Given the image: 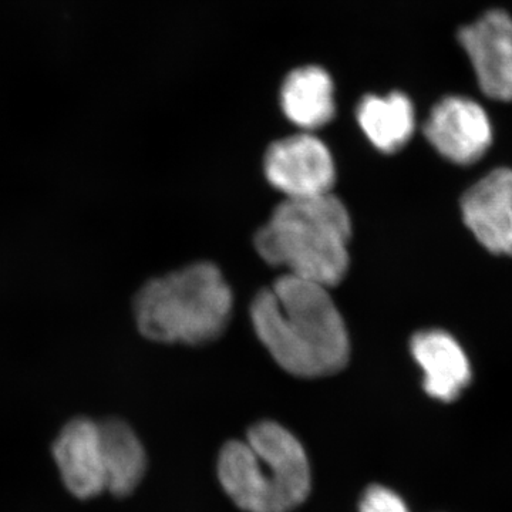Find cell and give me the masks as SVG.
I'll list each match as a JSON object with an SVG mask.
<instances>
[{"label":"cell","instance_id":"cell-3","mask_svg":"<svg viewBox=\"0 0 512 512\" xmlns=\"http://www.w3.org/2000/svg\"><path fill=\"white\" fill-rule=\"evenodd\" d=\"M222 488L245 512H291L311 493V466L305 448L275 421H261L247 440L221 450Z\"/></svg>","mask_w":512,"mask_h":512},{"label":"cell","instance_id":"cell-8","mask_svg":"<svg viewBox=\"0 0 512 512\" xmlns=\"http://www.w3.org/2000/svg\"><path fill=\"white\" fill-rule=\"evenodd\" d=\"M467 228L487 251L512 256V170L485 175L461 198Z\"/></svg>","mask_w":512,"mask_h":512},{"label":"cell","instance_id":"cell-13","mask_svg":"<svg viewBox=\"0 0 512 512\" xmlns=\"http://www.w3.org/2000/svg\"><path fill=\"white\" fill-rule=\"evenodd\" d=\"M357 123L370 143L383 153L402 150L416 128V113L406 94L366 96L357 107Z\"/></svg>","mask_w":512,"mask_h":512},{"label":"cell","instance_id":"cell-6","mask_svg":"<svg viewBox=\"0 0 512 512\" xmlns=\"http://www.w3.org/2000/svg\"><path fill=\"white\" fill-rule=\"evenodd\" d=\"M457 40L470 60L477 84L488 97L512 103V16L491 9L463 26Z\"/></svg>","mask_w":512,"mask_h":512},{"label":"cell","instance_id":"cell-9","mask_svg":"<svg viewBox=\"0 0 512 512\" xmlns=\"http://www.w3.org/2000/svg\"><path fill=\"white\" fill-rule=\"evenodd\" d=\"M53 457L64 485L74 497L89 500L106 491L97 421L86 417L69 421L53 444Z\"/></svg>","mask_w":512,"mask_h":512},{"label":"cell","instance_id":"cell-7","mask_svg":"<svg viewBox=\"0 0 512 512\" xmlns=\"http://www.w3.org/2000/svg\"><path fill=\"white\" fill-rule=\"evenodd\" d=\"M424 136L451 163L470 165L480 161L491 147L493 126L476 100L448 96L431 110L424 123Z\"/></svg>","mask_w":512,"mask_h":512},{"label":"cell","instance_id":"cell-14","mask_svg":"<svg viewBox=\"0 0 512 512\" xmlns=\"http://www.w3.org/2000/svg\"><path fill=\"white\" fill-rule=\"evenodd\" d=\"M359 512H410L402 497L384 485H370L360 498Z\"/></svg>","mask_w":512,"mask_h":512},{"label":"cell","instance_id":"cell-10","mask_svg":"<svg viewBox=\"0 0 512 512\" xmlns=\"http://www.w3.org/2000/svg\"><path fill=\"white\" fill-rule=\"evenodd\" d=\"M412 355L423 370L426 393L440 402H453L471 382L464 350L444 330H424L413 336Z\"/></svg>","mask_w":512,"mask_h":512},{"label":"cell","instance_id":"cell-4","mask_svg":"<svg viewBox=\"0 0 512 512\" xmlns=\"http://www.w3.org/2000/svg\"><path fill=\"white\" fill-rule=\"evenodd\" d=\"M134 312L147 339L204 345L227 328L232 292L217 266L201 262L148 282Z\"/></svg>","mask_w":512,"mask_h":512},{"label":"cell","instance_id":"cell-1","mask_svg":"<svg viewBox=\"0 0 512 512\" xmlns=\"http://www.w3.org/2000/svg\"><path fill=\"white\" fill-rule=\"evenodd\" d=\"M251 320L259 342L293 376L315 379L348 365V329L326 286L285 274L256 295Z\"/></svg>","mask_w":512,"mask_h":512},{"label":"cell","instance_id":"cell-11","mask_svg":"<svg viewBox=\"0 0 512 512\" xmlns=\"http://www.w3.org/2000/svg\"><path fill=\"white\" fill-rule=\"evenodd\" d=\"M285 116L303 130L326 126L335 116V87L332 77L319 66L293 70L281 90Z\"/></svg>","mask_w":512,"mask_h":512},{"label":"cell","instance_id":"cell-5","mask_svg":"<svg viewBox=\"0 0 512 512\" xmlns=\"http://www.w3.org/2000/svg\"><path fill=\"white\" fill-rule=\"evenodd\" d=\"M264 168L269 184L286 198L329 194L336 180L329 148L311 134L276 141L266 151Z\"/></svg>","mask_w":512,"mask_h":512},{"label":"cell","instance_id":"cell-12","mask_svg":"<svg viewBox=\"0 0 512 512\" xmlns=\"http://www.w3.org/2000/svg\"><path fill=\"white\" fill-rule=\"evenodd\" d=\"M106 491L124 497L133 493L147 470V456L134 430L124 421H100Z\"/></svg>","mask_w":512,"mask_h":512},{"label":"cell","instance_id":"cell-2","mask_svg":"<svg viewBox=\"0 0 512 512\" xmlns=\"http://www.w3.org/2000/svg\"><path fill=\"white\" fill-rule=\"evenodd\" d=\"M352 222L332 192L286 198L255 237L258 254L286 274L326 286L338 285L349 269Z\"/></svg>","mask_w":512,"mask_h":512}]
</instances>
